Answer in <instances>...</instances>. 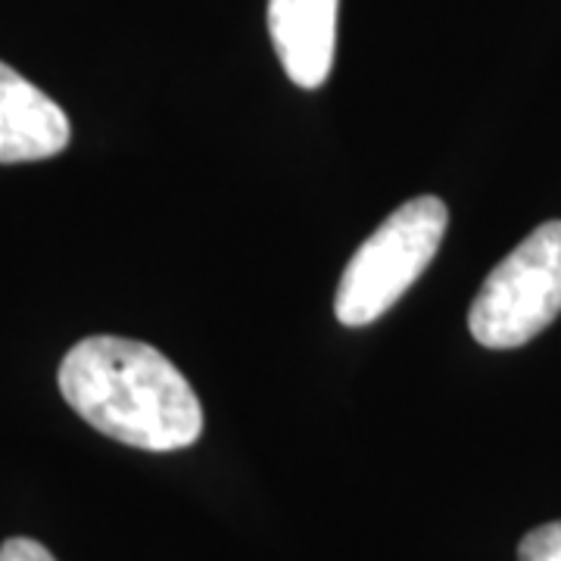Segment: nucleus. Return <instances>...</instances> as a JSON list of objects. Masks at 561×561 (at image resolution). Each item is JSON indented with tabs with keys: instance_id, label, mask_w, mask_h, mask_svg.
<instances>
[{
	"instance_id": "nucleus-7",
	"label": "nucleus",
	"mask_w": 561,
	"mask_h": 561,
	"mask_svg": "<svg viewBox=\"0 0 561 561\" xmlns=\"http://www.w3.org/2000/svg\"><path fill=\"white\" fill-rule=\"evenodd\" d=\"M0 561H57L38 540L28 537H13L0 546Z\"/></svg>"
},
{
	"instance_id": "nucleus-4",
	"label": "nucleus",
	"mask_w": 561,
	"mask_h": 561,
	"mask_svg": "<svg viewBox=\"0 0 561 561\" xmlns=\"http://www.w3.org/2000/svg\"><path fill=\"white\" fill-rule=\"evenodd\" d=\"M72 138L69 119L41 88L0 62V162L50 160Z\"/></svg>"
},
{
	"instance_id": "nucleus-2",
	"label": "nucleus",
	"mask_w": 561,
	"mask_h": 561,
	"mask_svg": "<svg viewBox=\"0 0 561 561\" xmlns=\"http://www.w3.org/2000/svg\"><path fill=\"white\" fill-rule=\"evenodd\" d=\"M449 209L440 197H415L390 213L353 253L334 297V316L346 328L378 321L421 278L440 250Z\"/></svg>"
},
{
	"instance_id": "nucleus-1",
	"label": "nucleus",
	"mask_w": 561,
	"mask_h": 561,
	"mask_svg": "<svg viewBox=\"0 0 561 561\" xmlns=\"http://www.w3.org/2000/svg\"><path fill=\"white\" fill-rule=\"evenodd\" d=\"M60 393L103 437L175 453L203 434L194 387L157 346L113 334L76 343L60 362Z\"/></svg>"
},
{
	"instance_id": "nucleus-5",
	"label": "nucleus",
	"mask_w": 561,
	"mask_h": 561,
	"mask_svg": "<svg viewBox=\"0 0 561 561\" xmlns=\"http://www.w3.org/2000/svg\"><path fill=\"white\" fill-rule=\"evenodd\" d=\"M341 0H268V35L287 79L319 88L334 66Z\"/></svg>"
},
{
	"instance_id": "nucleus-6",
	"label": "nucleus",
	"mask_w": 561,
	"mask_h": 561,
	"mask_svg": "<svg viewBox=\"0 0 561 561\" xmlns=\"http://www.w3.org/2000/svg\"><path fill=\"white\" fill-rule=\"evenodd\" d=\"M518 561H561V522L530 530L518 546Z\"/></svg>"
},
{
	"instance_id": "nucleus-3",
	"label": "nucleus",
	"mask_w": 561,
	"mask_h": 561,
	"mask_svg": "<svg viewBox=\"0 0 561 561\" xmlns=\"http://www.w3.org/2000/svg\"><path fill=\"white\" fill-rule=\"evenodd\" d=\"M561 312V221H542L486 275L468 312L474 341L515 350L534 341Z\"/></svg>"
}]
</instances>
